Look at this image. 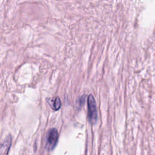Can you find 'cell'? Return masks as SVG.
<instances>
[{
    "label": "cell",
    "instance_id": "obj_4",
    "mask_svg": "<svg viewBox=\"0 0 155 155\" xmlns=\"http://www.w3.org/2000/svg\"><path fill=\"white\" fill-rule=\"evenodd\" d=\"M61 105H62V102L59 97H56L55 98L53 99L50 104L51 108L54 111L58 110L61 108Z\"/></svg>",
    "mask_w": 155,
    "mask_h": 155
},
{
    "label": "cell",
    "instance_id": "obj_2",
    "mask_svg": "<svg viewBox=\"0 0 155 155\" xmlns=\"http://www.w3.org/2000/svg\"><path fill=\"white\" fill-rule=\"evenodd\" d=\"M59 138V134L56 128H51L49 130L46 142V148L48 151H51L56 147Z\"/></svg>",
    "mask_w": 155,
    "mask_h": 155
},
{
    "label": "cell",
    "instance_id": "obj_3",
    "mask_svg": "<svg viewBox=\"0 0 155 155\" xmlns=\"http://www.w3.org/2000/svg\"><path fill=\"white\" fill-rule=\"evenodd\" d=\"M12 145V137L8 135L2 142L0 148V153L2 155L7 154Z\"/></svg>",
    "mask_w": 155,
    "mask_h": 155
},
{
    "label": "cell",
    "instance_id": "obj_1",
    "mask_svg": "<svg viewBox=\"0 0 155 155\" xmlns=\"http://www.w3.org/2000/svg\"><path fill=\"white\" fill-rule=\"evenodd\" d=\"M87 105L88 119L91 124H94L97 120V113L96 101L93 96L91 94H90L87 97Z\"/></svg>",
    "mask_w": 155,
    "mask_h": 155
},
{
    "label": "cell",
    "instance_id": "obj_5",
    "mask_svg": "<svg viewBox=\"0 0 155 155\" xmlns=\"http://www.w3.org/2000/svg\"><path fill=\"white\" fill-rule=\"evenodd\" d=\"M84 102H85V97L84 96H81L79 98V101L78 102V104H79V106L80 107H81L84 104Z\"/></svg>",
    "mask_w": 155,
    "mask_h": 155
}]
</instances>
